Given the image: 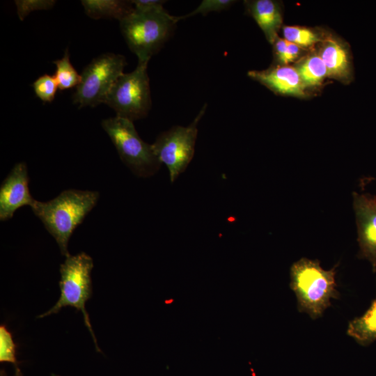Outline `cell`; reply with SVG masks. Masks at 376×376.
Segmentation results:
<instances>
[{"label": "cell", "instance_id": "obj_15", "mask_svg": "<svg viewBox=\"0 0 376 376\" xmlns=\"http://www.w3.org/2000/svg\"><path fill=\"white\" fill-rule=\"evenodd\" d=\"M347 334L362 346H368L376 340V297L361 316L349 322Z\"/></svg>", "mask_w": 376, "mask_h": 376}, {"label": "cell", "instance_id": "obj_14", "mask_svg": "<svg viewBox=\"0 0 376 376\" xmlns=\"http://www.w3.org/2000/svg\"><path fill=\"white\" fill-rule=\"evenodd\" d=\"M81 3L86 15L95 19L113 18L120 21L134 8L130 1L83 0Z\"/></svg>", "mask_w": 376, "mask_h": 376}, {"label": "cell", "instance_id": "obj_23", "mask_svg": "<svg viewBox=\"0 0 376 376\" xmlns=\"http://www.w3.org/2000/svg\"><path fill=\"white\" fill-rule=\"evenodd\" d=\"M274 54L279 65H285L288 41L284 38L278 37L273 43Z\"/></svg>", "mask_w": 376, "mask_h": 376}, {"label": "cell", "instance_id": "obj_24", "mask_svg": "<svg viewBox=\"0 0 376 376\" xmlns=\"http://www.w3.org/2000/svg\"><path fill=\"white\" fill-rule=\"evenodd\" d=\"M134 8L153 9L162 8L165 1L162 0H132L130 1Z\"/></svg>", "mask_w": 376, "mask_h": 376}, {"label": "cell", "instance_id": "obj_16", "mask_svg": "<svg viewBox=\"0 0 376 376\" xmlns=\"http://www.w3.org/2000/svg\"><path fill=\"white\" fill-rule=\"evenodd\" d=\"M295 67L306 88L318 87L329 77L327 68L318 52L302 58Z\"/></svg>", "mask_w": 376, "mask_h": 376}, {"label": "cell", "instance_id": "obj_10", "mask_svg": "<svg viewBox=\"0 0 376 376\" xmlns=\"http://www.w3.org/2000/svg\"><path fill=\"white\" fill-rule=\"evenodd\" d=\"M34 201L29 189L27 166L24 162L17 163L0 187V220L10 219L17 209L31 207Z\"/></svg>", "mask_w": 376, "mask_h": 376}, {"label": "cell", "instance_id": "obj_11", "mask_svg": "<svg viewBox=\"0 0 376 376\" xmlns=\"http://www.w3.org/2000/svg\"><path fill=\"white\" fill-rule=\"evenodd\" d=\"M248 76L275 93L305 97L307 91L295 66L276 65L263 70H251Z\"/></svg>", "mask_w": 376, "mask_h": 376}, {"label": "cell", "instance_id": "obj_18", "mask_svg": "<svg viewBox=\"0 0 376 376\" xmlns=\"http://www.w3.org/2000/svg\"><path fill=\"white\" fill-rule=\"evenodd\" d=\"M282 30L285 40L303 49L320 43L324 37L317 31L304 26H284Z\"/></svg>", "mask_w": 376, "mask_h": 376}, {"label": "cell", "instance_id": "obj_12", "mask_svg": "<svg viewBox=\"0 0 376 376\" xmlns=\"http://www.w3.org/2000/svg\"><path fill=\"white\" fill-rule=\"evenodd\" d=\"M318 54L322 59L328 76L343 83L353 78L352 57L348 46L338 38L325 36L320 42Z\"/></svg>", "mask_w": 376, "mask_h": 376}, {"label": "cell", "instance_id": "obj_3", "mask_svg": "<svg viewBox=\"0 0 376 376\" xmlns=\"http://www.w3.org/2000/svg\"><path fill=\"white\" fill-rule=\"evenodd\" d=\"M178 16L164 8L136 9L120 21L122 34L138 63H148L171 36Z\"/></svg>", "mask_w": 376, "mask_h": 376}, {"label": "cell", "instance_id": "obj_25", "mask_svg": "<svg viewBox=\"0 0 376 376\" xmlns=\"http://www.w3.org/2000/svg\"><path fill=\"white\" fill-rule=\"evenodd\" d=\"M302 49L299 46L288 41L285 65L297 59L301 54Z\"/></svg>", "mask_w": 376, "mask_h": 376}, {"label": "cell", "instance_id": "obj_2", "mask_svg": "<svg viewBox=\"0 0 376 376\" xmlns=\"http://www.w3.org/2000/svg\"><path fill=\"white\" fill-rule=\"evenodd\" d=\"M336 268V265L325 270L320 266L319 260L306 258L292 265L290 287L296 295L299 312L317 319L331 306V299L338 298Z\"/></svg>", "mask_w": 376, "mask_h": 376}, {"label": "cell", "instance_id": "obj_19", "mask_svg": "<svg viewBox=\"0 0 376 376\" xmlns=\"http://www.w3.org/2000/svg\"><path fill=\"white\" fill-rule=\"evenodd\" d=\"M36 95L43 102L54 100L58 86L54 76L45 74L39 77L32 84Z\"/></svg>", "mask_w": 376, "mask_h": 376}, {"label": "cell", "instance_id": "obj_8", "mask_svg": "<svg viewBox=\"0 0 376 376\" xmlns=\"http://www.w3.org/2000/svg\"><path fill=\"white\" fill-rule=\"evenodd\" d=\"M206 107L205 104L190 125L174 126L160 134L151 144L161 164L167 166L171 182L185 171L194 157L197 125L205 114Z\"/></svg>", "mask_w": 376, "mask_h": 376}, {"label": "cell", "instance_id": "obj_22", "mask_svg": "<svg viewBox=\"0 0 376 376\" xmlns=\"http://www.w3.org/2000/svg\"><path fill=\"white\" fill-rule=\"evenodd\" d=\"M17 13L20 20H23L31 12L52 8L56 1L52 0H18L15 1Z\"/></svg>", "mask_w": 376, "mask_h": 376}, {"label": "cell", "instance_id": "obj_9", "mask_svg": "<svg viewBox=\"0 0 376 376\" xmlns=\"http://www.w3.org/2000/svg\"><path fill=\"white\" fill-rule=\"evenodd\" d=\"M359 257L368 260L376 272V196L353 193Z\"/></svg>", "mask_w": 376, "mask_h": 376}, {"label": "cell", "instance_id": "obj_6", "mask_svg": "<svg viewBox=\"0 0 376 376\" xmlns=\"http://www.w3.org/2000/svg\"><path fill=\"white\" fill-rule=\"evenodd\" d=\"M125 65V58L120 54L106 53L94 58L81 74L80 83L72 95L73 103L79 108L104 103Z\"/></svg>", "mask_w": 376, "mask_h": 376}, {"label": "cell", "instance_id": "obj_20", "mask_svg": "<svg viewBox=\"0 0 376 376\" xmlns=\"http://www.w3.org/2000/svg\"><path fill=\"white\" fill-rule=\"evenodd\" d=\"M16 345L11 332L5 324L0 326V361L16 363Z\"/></svg>", "mask_w": 376, "mask_h": 376}, {"label": "cell", "instance_id": "obj_4", "mask_svg": "<svg viewBox=\"0 0 376 376\" xmlns=\"http://www.w3.org/2000/svg\"><path fill=\"white\" fill-rule=\"evenodd\" d=\"M93 267L92 258L84 252L65 257V260L60 266V297L52 308L37 318H42L57 313L63 307L75 308L82 313L85 325L93 337L95 345L99 350L89 315L85 308L86 302L91 297L93 292L91 278Z\"/></svg>", "mask_w": 376, "mask_h": 376}, {"label": "cell", "instance_id": "obj_21", "mask_svg": "<svg viewBox=\"0 0 376 376\" xmlns=\"http://www.w3.org/2000/svg\"><path fill=\"white\" fill-rule=\"evenodd\" d=\"M235 2V1L233 0H203L192 12L178 16V20L185 19L198 14L205 15L210 12H220L230 8Z\"/></svg>", "mask_w": 376, "mask_h": 376}, {"label": "cell", "instance_id": "obj_17", "mask_svg": "<svg viewBox=\"0 0 376 376\" xmlns=\"http://www.w3.org/2000/svg\"><path fill=\"white\" fill-rule=\"evenodd\" d=\"M53 63L56 65L54 77L60 90L70 89L79 85L81 75L70 62L68 48L65 49L62 58L54 61Z\"/></svg>", "mask_w": 376, "mask_h": 376}, {"label": "cell", "instance_id": "obj_5", "mask_svg": "<svg viewBox=\"0 0 376 376\" xmlns=\"http://www.w3.org/2000/svg\"><path fill=\"white\" fill-rule=\"evenodd\" d=\"M102 127L116 147L121 160L139 177H150L159 169L161 162L152 145L138 134L133 121L116 116L102 121Z\"/></svg>", "mask_w": 376, "mask_h": 376}, {"label": "cell", "instance_id": "obj_1", "mask_svg": "<svg viewBox=\"0 0 376 376\" xmlns=\"http://www.w3.org/2000/svg\"><path fill=\"white\" fill-rule=\"evenodd\" d=\"M98 198L97 191L68 189L47 202L35 200L31 207L56 240L61 254L68 257L70 255L68 244L71 235Z\"/></svg>", "mask_w": 376, "mask_h": 376}, {"label": "cell", "instance_id": "obj_7", "mask_svg": "<svg viewBox=\"0 0 376 376\" xmlns=\"http://www.w3.org/2000/svg\"><path fill=\"white\" fill-rule=\"evenodd\" d=\"M148 63H137L130 73L123 74L107 96L104 104L116 116L131 121L144 118L151 106Z\"/></svg>", "mask_w": 376, "mask_h": 376}, {"label": "cell", "instance_id": "obj_13", "mask_svg": "<svg viewBox=\"0 0 376 376\" xmlns=\"http://www.w3.org/2000/svg\"><path fill=\"white\" fill-rule=\"evenodd\" d=\"M244 5L246 12L254 19L267 41L273 45L283 23L279 3L273 0H254L245 1Z\"/></svg>", "mask_w": 376, "mask_h": 376}]
</instances>
